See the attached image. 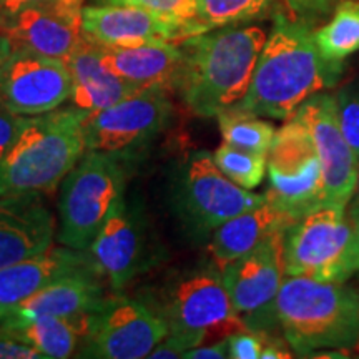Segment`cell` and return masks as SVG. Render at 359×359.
I'll return each instance as SVG.
<instances>
[{"label":"cell","instance_id":"1","mask_svg":"<svg viewBox=\"0 0 359 359\" xmlns=\"http://www.w3.org/2000/svg\"><path fill=\"white\" fill-rule=\"evenodd\" d=\"M308 17L278 12L259 53L250 88L231 109L271 120H288L304 100L334 85L343 64L326 60Z\"/></svg>","mask_w":359,"mask_h":359},{"label":"cell","instance_id":"2","mask_svg":"<svg viewBox=\"0 0 359 359\" xmlns=\"http://www.w3.org/2000/svg\"><path fill=\"white\" fill-rule=\"evenodd\" d=\"M268 35L262 27H223L180 42L177 92L198 116H218L243 100Z\"/></svg>","mask_w":359,"mask_h":359},{"label":"cell","instance_id":"3","mask_svg":"<svg viewBox=\"0 0 359 359\" xmlns=\"http://www.w3.org/2000/svg\"><path fill=\"white\" fill-rule=\"evenodd\" d=\"M275 314L286 343L298 356L359 346V293L344 283L285 276Z\"/></svg>","mask_w":359,"mask_h":359},{"label":"cell","instance_id":"4","mask_svg":"<svg viewBox=\"0 0 359 359\" xmlns=\"http://www.w3.org/2000/svg\"><path fill=\"white\" fill-rule=\"evenodd\" d=\"M85 115L70 105L29 116L19 138L0 161V196L55 191L87 151Z\"/></svg>","mask_w":359,"mask_h":359},{"label":"cell","instance_id":"5","mask_svg":"<svg viewBox=\"0 0 359 359\" xmlns=\"http://www.w3.org/2000/svg\"><path fill=\"white\" fill-rule=\"evenodd\" d=\"M127 168L122 155L87 150L60 183L57 240L65 248H90L125 196Z\"/></svg>","mask_w":359,"mask_h":359},{"label":"cell","instance_id":"6","mask_svg":"<svg viewBox=\"0 0 359 359\" xmlns=\"http://www.w3.org/2000/svg\"><path fill=\"white\" fill-rule=\"evenodd\" d=\"M286 276L344 283L358 273L354 233L346 206H321L283 233Z\"/></svg>","mask_w":359,"mask_h":359},{"label":"cell","instance_id":"7","mask_svg":"<svg viewBox=\"0 0 359 359\" xmlns=\"http://www.w3.org/2000/svg\"><path fill=\"white\" fill-rule=\"evenodd\" d=\"M158 314L168 326L165 339L182 356L188 349L203 344L206 338H226L246 330L222 276L212 271L193 273L172 285Z\"/></svg>","mask_w":359,"mask_h":359},{"label":"cell","instance_id":"8","mask_svg":"<svg viewBox=\"0 0 359 359\" xmlns=\"http://www.w3.org/2000/svg\"><path fill=\"white\" fill-rule=\"evenodd\" d=\"M257 195L236 185L215 163L208 151H195L180 168L173 188V208L195 235H212L219 224L262 205Z\"/></svg>","mask_w":359,"mask_h":359},{"label":"cell","instance_id":"9","mask_svg":"<svg viewBox=\"0 0 359 359\" xmlns=\"http://www.w3.org/2000/svg\"><path fill=\"white\" fill-rule=\"evenodd\" d=\"M266 172L269 188L264 195L291 217L299 219L325 206L320 156L308 128L296 116L276 130Z\"/></svg>","mask_w":359,"mask_h":359},{"label":"cell","instance_id":"10","mask_svg":"<svg viewBox=\"0 0 359 359\" xmlns=\"http://www.w3.org/2000/svg\"><path fill=\"white\" fill-rule=\"evenodd\" d=\"M168 326L158 313L128 298H107L92 314L83 339V358L143 359L167 338Z\"/></svg>","mask_w":359,"mask_h":359},{"label":"cell","instance_id":"11","mask_svg":"<svg viewBox=\"0 0 359 359\" xmlns=\"http://www.w3.org/2000/svg\"><path fill=\"white\" fill-rule=\"evenodd\" d=\"M283 233H276L258 248L219 269L233 308L248 330L266 331L269 323L276 321L275 299L286 276Z\"/></svg>","mask_w":359,"mask_h":359},{"label":"cell","instance_id":"12","mask_svg":"<svg viewBox=\"0 0 359 359\" xmlns=\"http://www.w3.org/2000/svg\"><path fill=\"white\" fill-rule=\"evenodd\" d=\"M170 116L168 92L143 90L109 109L85 115V145L87 150L123 155L158 135L167 127Z\"/></svg>","mask_w":359,"mask_h":359},{"label":"cell","instance_id":"13","mask_svg":"<svg viewBox=\"0 0 359 359\" xmlns=\"http://www.w3.org/2000/svg\"><path fill=\"white\" fill-rule=\"evenodd\" d=\"M293 116L308 128L320 156L325 206H348L356 190L359 161L341 132L334 95L314 93L302 103Z\"/></svg>","mask_w":359,"mask_h":359},{"label":"cell","instance_id":"14","mask_svg":"<svg viewBox=\"0 0 359 359\" xmlns=\"http://www.w3.org/2000/svg\"><path fill=\"white\" fill-rule=\"evenodd\" d=\"M151 246L145 223L125 196L88 250H85L92 271L109 283L114 291L123 290L151 262Z\"/></svg>","mask_w":359,"mask_h":359},{"label":"cell","instance_id":"15","mask_svg":"<svg viewBox=\"0 0 359 359\" xmlns=\"http://www.w3.org/2000/svg\"><path fill=\"white\" fill-rule=\"evenodd\" d=\"M72 79L65 62L17 50L0 72V103L19 115L35 116L69 102Z\"/></svg>","mask_w":359,"mask_h":359},{"label":"cell","instance_id":"16","mask_svg":"<svg viewBox=\"0 0 359 359\" xmlns=\"http://www.w3.org/2000/svg\"><path fill=\"white\" fill-rule=\"evenodd\" d=\"M13 48L67 62L82 43V6L52 4L25 8L0 24Z\"/></svg>","mask_w":359,"mask_h":359},{"label":"cell","instance_id":"17","mask_svg":"<svg viewBox=\"0 0 359 359\" xmlns=\"http://www.w3.org/2000/svg\"><path fill=\"white\" fill-rule=\"evenodd\" d=\"M82 35L90 43L105 48L182 42L191 37L183 27L128 6L82 7Z\"/></svg>","mask_w":359,"mask_h":359},{"label":"cell","instance_id":"18","mask_svg":"<svg viewBox=\"0 0 359 359\" xmlns=\"http://www.w3.org/2000/svg\"><path fill=\"white\" fill-rule=\"evenodd\" d=\"M43 196L37 193L0 196V268L52 248L57 219Z\"/></svg>","mask_w":359,"mask_h":359},{"label":"cell","instance_id":"19","mask_svg":"<svg viewBox=\"0 0 359 359\" xmlns=\"http://www.w3.org/2000/svg\"><path fill=\"white\" fill-rule=\"evenodd\" d=\"M102 64L138 90H165L178 87L183 50L180 42L145 43L137 47H98Z\"/></svg>","mask_w":359,"mask_h":359},{"label":"cell","instance_id":"20","mask_svg":"<svg viewBox=\"0 0 359 359\" xmlns=\"http://www.w3.org/2000/svg\"><path fill=\"white\" fill-rule=\"evenodd\" d=\"M90 266L85 251L50 248L25 262L0 268V321L57 278Z\"/></svg>","mask_w":359,"mask_h":359},{"label":"cell","instance_id":"21","mask_svg":"<svg viewBox=\"0 0 359 359\" xmlns=\"http://www.w3.org/2000/svg\"><path fill=\"white\" fill-rule=\"evenodd\" d=\"M296 218L268 198L262 205L233 217L212 233L208 251L218 269L258 248L276 233L285 231Z\"/></svg>","mask_w":359,"mask_h":359},{"label":"cell","instance_id":"22","mask_svg":"<svg viewBox=\"0 0 359 359\" xmlns=\"http://www.w3.org/2000/svg\"><path fill=\"white\" fill-rule=\"evenodd\" d=\"M65 64L72 79L69 102L85 114L109 109L135 93L143 92L107 69L102 64L97 45L85 39Z\"/></svg>","mask_w":359,"mask_h":359},{"label":"cell","instance_id":"23","mask_svg":"<svg viewBox=\"0 0 359 359\" xmlns=\"http://www.w3.org/2000/svg\"><path fill=\"white\" fill-rule=\"evenodd\" d=\"M105 299L100 278L87 266L53 280L22 303L11 316L52 314L58 318H80L95 313Z\"/></svg>","mask_w":359,"mask_h":359},{"label":"cell","instance_id":"24","mask_svg":"<svg viewBox=\"0 0 359 359\" xmlns=\"http://www.w3.org/2000/svg\"><path fill=\"white\" fill-rule=\"evenodd\" d=\"M92 314L80 318H58L52 314L8 316L0 321V326L37 349L43 359H64L77 351L79 344L88 336Z\"/></svg>","mask_w":359,"mask_h":359},{"label":"cell","instance_id":"25","mask_svg":"<svg viewBox=\"0 0 359 359\" xmlns=\"http://www.w3.org/2000/svg\"><path fill=\"white\" fill-rule=\"evenodd\" d=\"M314 37L326 60L343 64V60L359 50V2H339L330 22L316 29Z\"/></svg>","mask_w":359,"mask_h":359},{"label":"cell","instance_id":"26","mask_svg":"<svg viewBox=\"0 0 359 359\" xmlns=\"http://www.w3.org/2000/svg\"><path fill=\"white\" fill-rule=\"evenodd\" d=\"M218 123L224 143L253 154L268 155L276 133L275 125L263 116L235 109L222 111L218 115Z\"/></svg>","mask_w":359,"mask_h":359},{"label":"cell","instance_id":"27","mask_svg":"<svg viewBox=\"0 0 359 359\" xmlns=\"http://www.w3.org/2000/svg\"><path fill=\"white\" fill-rule=\"evenodd\" d=\"M275 0H198V20L203 29H223L264 15Z\"/></svg>","mask_w":359,"mask_h":359},{"label":"cell","instance_id":"28","mask_svg":"<svg viewBox=\"0 0 359 359\" xmlns=\"http://www.w3.org/2000/svg\"><path fill=\"white\" fill-rule=\"evenodd\" d=\"M213 160L228 178L246 190L257 188L266 173L268 155L241 150L224 142L215 150Z\"/></svg>","mask_w":359,"mask_h":359},{"label":"cell","instance_id":"29","mask_svg":"<svg viewBox=\"0 0 359 359\" xmlns=\"http://www.w3.org/2000/svg\"><path fill=\"white\" fill-rule=\"evenodd\" d=\"M95 4L143 8L160 19L183 27L190 35L206 32L198 20V0H95Z\"/></svg>","mask_w":359,"mask_h":359},{"label":"cell","instance_id":"30","mask_svg":"<svg viewBox=\"0 0 359 359\" xmlns=\"http://www.w3.org/2000/svg\"><path fill=\"white\" fill-rule=\"evenodd\" d=\"M334 98L341 132L359 161V82L343 87Z\"/></svg>","mask_w":359,"mask_h":359},{"label":"cell","instance_id":"31","mask_svg":"<svg viewBox=\"0 0 359 359\" xmlns=\"http://www.w3.org/2000/svg\"><path fill=\"white\" fill-rule=\"evenodd\" d=\"M266 331L241 330L228 336V358L233 359H258L268 341Z\"/></svg>","mask_w":359,"mask_h":359},{"label":"cell","instance_id":"32","mask_svg":"<svg viewBox=\"0 0 359 359\" xmlns=\"http://www.w3.org/2000/svg\"><path fill=\"white\" fill-rule=\"evenodd\" d=\"M27 120H29V116L15 114L0 103V161L4 160V156L8 154V150L19 138L22 130L27 125Z\"/></svg>","mask_w":359,"mask_h":359},{"label":"cell","instance_id":"33","mask_svg":"<svg viewBox=\"0 0 359 359\" xmlns=\"http://www.w3.org/2000/svg\"><path fill=\"white\" fill-rule=\"evenodd\" d=\"M0 359H43L37 349L0 326Z\"/></svg>","mask_w":359,"mask_h":359},{"label":"cell","instance_id":"34","mask_svg":"<svg viewBox=\"0 0 359 359\" xmlns=\"http://www.w3.org/2000/svg\"><path fill=\"white\" fill-rule=\"evenodd\" d=\"M52 4H77L82 6L80 0H0V24L15 15L25 8L52 6Z\"/></svg>","mask_w":359,"mask_h":359},{"label":"cell","instance_id":"35","mask_svg":"<svg viewBox=\"0 0 359 359\" xmlns=\"http://www.w3.org/2000/svg\"><path fill=\"white\" fill-rule=\"evenodd\" d=\"M185 359H223L228 358V336L226 338H219L217 343L208 344H200L195 346L183 354Z\"/></svg>","mask_w":359,"mask_h":359},{"label":"cell","instance_id":"36","mask_svg":"<svg viewBox=\"0 0 359 359\" xmlns=\"http://www.w3.org/2000/svg\"><path fill=\"white\" fill-rule=\"evenodd\" d=\"M348 218L351 222L354 233V246H356V259H358V273H359V203H351L348 212Z\"/></svg>","mask_w":359,"mask_h":359},{"label":"cell","instance_id":"37","mask_svg":"<svg viewBox=\"0 0 359 359\" xmlns=\"http://www.w3.org/2000/svg\"><path fill=\"white\" fill-rule=\"evenodd\" d=\"M13 53V45L6 35L0 34V72H2L4 65L7 64V60Z\"/></svg>","mask_w":359,"mask_h":359},{"label":"cell","instance_id":"38","mask_svg":"<svg viewBox=\"0 0 359 359\" xmlns=\"http://www.w3.org/2000/svg\"><path fill=\"white\" fill-rule=\"evenodd\" d=\"M353 203H359V163H358V178H356V190L353 195Z\"/></svg>","mask_w":359,"mask_h":359},{"label":"cell","instance_id":"39","mask_svg":"<svg viewBox=\"0 0 359 359\" xmlns=\"http://www.w3.org/2000/svg\"><path fill=\"white\" fill-rule=\"evenodd\" d=\"M80 2H83V0H80Z\"/></svg>","mask_w":359,"mask_h":359}]
</instances>
